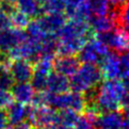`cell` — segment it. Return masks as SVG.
I'll return each instance as SVG.
<instances>
[{
  "label": "cell",
  "instance_id": "2e32d148",
  "mask_svg": "<svg viewBox=\"0 0 129 129\" xmlns=\"http://www.w3.org/2000/svg\"><path fill=\"white\" fill-rule=\"evenodd\" d=\"M15 7L16 10L29 16L31 19H35L43 15L42 4H40L38 0H16Z\"/></svg>",
  "mask_w": 129,
  "mask_h": 129
},
{
  "label": "cell",
  "instance_id": "5bb4252c",
  "mask_svg": "<svg viewBox=\"0 0 129 129\" xmlns=\"http://www.w3.org/2000/svg\"><path fill=\"white\" fill-rule=\"evenodd\" d=\"M13 99L22 105H30L34 97L35 90L29 82H15L11 87Z\"/></svg>",
  "mask_w": 129,
  "mask_h": 129
},
{
  "label": "cell",
  "instance_id": "836d02e7",
  "mask_svg": "<svg viewBox=\"0 0 129 129\" xmlns=\"http://www.w3.org/2000/svg\"><path fill=\"white\" fill-rule=\"evenodd\" d=\"M48 0H38V2L40 3V4H44L45 2H47Z\"/></svg>",
  "mask_w": 129,
  "mask_h": 129
},
{
  "label": "cell",
  "instance_id": "ffe728a7",
  "mask_svg": "<svg viewBox=\"0 0 129 129\" xmlns=\"http://www.w3.org/2000/svg\"><path fill=\"white\" fill-rule=\"evenodd\" d=\"M115 12L116 27L129 34V4H125L119 9H113Z\"/></svg>",
  "mask_w": 129,
  "mask_h": 129
},
{
  "label": "cell",
  "instance_id": "83f0119b",
  "mask_svg": "<svg viewBox=\"0 0 129 129\" xmlns=\"http://www.w3.org/2000/svg\"><path fill=\"white\" fill-rule=\"evenodd\" d=\"M11 27H12V25H11L10 16H9L7 13H4L0 10V31L11 28Z\"/></svg>",
  "mask_w": 129,
  "mask_h": 129
},
{
  "label": "cell",
  "instance_id": "e575fe53",
  "mask_svg": "<svg viewBox=\"0 0 129 129\" xmlns=\"http://www.w3.org/2000/svg\"><path fill=\"white\" fill-rule=\"evenodd\" d=\"M2 68H3V65H2V64H1V63H0V72H1V71H2Z\"/></svg>",
  "mask_w": 129,
  "mask_h": 129
},
{
  "label": "cell",
  "instance_id": "52a82bcc",
  "mask_svg": "<svg viewBox=\"0 0 129 129\" xmlns=\"http://www.w3.org/2000/svg\"><path fill=\"white\" fill-rule=\"evenodd\" d=\"M105 79H118L122 76L121 56L111 51L108 52L98 64Z\"/></svg>",
  "mask_w": 129,
  "mask_h": 129
},
{
  "label": "cell",
  "instance_id": "3957f363",
  "mask_svg": "<svg viewBox=\"0 0 129 129\" xmlns=\"http://www.w3.org/2000/svg\"><path fill=\"white\" fill-rule=\"evenodd\" d=\"M103 79V73L97 64L83 63L75 75L71 77L70 86L73 92L83 94L86 91L99 85Z\"/></svg>",
  "mask_w": 129,
  "mask_h": 129
},
{
  "label": "cell",
  "instance_id": "9a60e30c",
  "mask_svg": "<svg viewBox=\"0 0 129 129\" xmlns=\"http://www.w3.org/2000/svg\"><path fill=\"white\" fill-rule=\"evenodd\" d=\"M71 90L70 86V79L67 77L61 75L59 73L52 72L48 76L47 79V89L46 91H48L51 94H61L65 93Z\"/></svg>",
  "mask_w": 129,
  "mask_h": 129
},
{
  "label": "cell",
  "instance_id": "4fadbf2b",
  "mask_svg": "<svg viewBox=\"0 0 129 129\" xmlns=\"http://www.w3.org/2000/svg\"><path fill=\"white\" fill-rule=\"evenodd\" d=\"M39 21L40 26L46 33H53L57 32L65 25L68 20L65 13H52V14H43L40 17L35 18Z\"/></svg>",
  "mask_w": 129,
  "mask_h": 129
},
{
  "label": "cell",
  "instance_id": "44dd1931",
  "mask_svg": "<svg viewBox=\"0 0 129 129\" xmlns=\"http://www.w3.org/2000/svg\"><path fill=\"white\" fill-rule=\"evenodd\" d=\"M10 20L11 25L13 28L18 29V30H26L27 26L29 25V22L31 20V18L29 16H27L24 13H21L20 11L15 10L13 13L10 14Z\"/></svg>",
  "mask_w": 129,
  "mask_h": 129
},
{
  "label": "cell",
  "instance_id": "d590c367",
  "mask_svg": "<svg viewBox=\"0 0 129 129\" xmlns=\"http://www.w3.org/2000/svg\"><path fill=\"white\" fill-rule=\"evenodd\" d=\"M127 1H128V2H129V0H127Z\"/></svg>",
  "mask_w": 129,
  "mask_h": 129
},
{
  "label": "cell",
  "instance_id": "4316f807",
  "mask_svg": "<svg viewBox=\"0 0 129 129\" xmlns=\"http://www.w3.org/2000/svg\"><path fill=\"white\" fill-rule=\"evenodd\" d=\"M13 101L14 99H13L11 91L0 89V109H6Z\"/></svg>",
  "mask_w": 129,
  "mask_h": 129
},
{
  "label": "cell",
  "instance_id": "7a4b0ae2",
  "mask_svg": "<svg viewBox=\"0 0 129 129\" xmlns=\"http://www.w3.org/2000/svg\"><path fill=\"white\" fill-rule=\"evenodd\" d=\"M127 92L121 80L106 79L96 87L93 104L85 106L83 112L103 113L121 110L123 99Z\"/></svg>",
  "mask_w": 129,
  "mask_h": 129
},
{
  "label": "cell",
  "instance_id": "277c9868",
  "mask_svg": "<svg viewBox=\"0 0 129 129\" xmlns=\"http://www.w3.org/2000/svg\"><path fill=\"white\" fill-rule=\"evenodd\" d=\"M48 106L54 110H66L70 109L77 113H81L85 109L84 95L78 92H65L61 94L49 93Z\"/></svg>",
  "mask_w": 129,
  "mask_h": 129
},
{
  "label": "cell",
  "instance_id": "e0dca14e",
  "mask_svg": "<svg viewBox=\"0 0 129 129\" xmlns=\"http://www.w3.org/2000/svg\"><path fill=\"white\" fill-rule=\"evenodd\" d=\"M6 111L9 118V125L19 123L27 119L28 105H22L20 103H17V101H13L9 107L6 108Z\"/></svg>",
  "mask_w": 129,
  "mask_h": 129
},
{
  "label": "cell",
  "instance_id": "cb8c5ba5",
  "mask_svg": "<svg viewBox=\"0 0 129 129\" xmlns=\"http://www.w3.org/2000/svg\"><path fill=\"white\" fill-rule=\"evenodd\" d=\"M122 63V82L126 90L129 92V51L121 54Z\"/></svg>",
  "mask_w": 129,
  "mask_h": 129
},
{
  "label": "cell",
  "instance_id": "ba28073f",
  "mask_svg": "<svg viewBox=\"0 0 129 129\" xmlns=\"http://www.w3.org/2000/svg\"><path fill=\"white\" fill-rule=\"evenodd\" d=\"M27 39L25 30H18L11 27L0 31V52L8 53Z\"/></svg>",
  "mask_w": 129,
  "mask_h": 129
},
{
  "label": "cell",
  "instance_id": "8d00e7d4",
  "mask_svg": "<svg viewBox=\"0 0 129 129\" xmlns=\"http://www.w3.org/2000/svg\"><path fill=\"white\" fill-rule=\"evenodd\" d=\"M0 2H1V0H0Z\"/></svg>",
  "mask_w": 129,
  "mask_h": 129
},
{
  "label": "cell",
  "instance_id": "7402d4cb",
  "mask_svg": "<svg viewBox=\"0 0 129 129\" xmlns=\"http://www.w3.org/2000/svg\"><path fill=\"white\" fill-rule=\"evenodd\" d=\"M43 14H52V13L65 12V1L64 0H48L42 4Z\"/></svg>",
  "mask_w": 129,
  "mask_h": 129
},
{
  "label": "cell",
  "instance_id": "d4e9b609",
  "mask_svg": "<svg viewBox=\"0 0 129 129\" xmlns=\"http://www.w3.org/2000/svg\"><path fill=\"white\" fill-rule=\"evenodd\" d=\"M15 81L13 79L10 71L8 68L3 67L2 71L0 72V89L3 90H11V87L14 85Z\"/></svg>",
  "mask_w": 129,
  "mask_h": 129
},
{
  "label": "cell",
  "instance_id": "1f68e13d",
  "mask_svg": "<svg viewBox=\"0 0 129 129\" xmlns=\"http://www.w3.org/2000/svg\"><path fill=\"white\" fill-rule=\"evenodd\" d=\"M121 129H129V118H127V117L124 116V119H123Z\"/></svg>",
  "mask_w": 129,
  "mask_h": 129
},
{
  "label": "cell",
  "instance_id": "d6a6232c",
  "mask_svg": "<svg viewBox=\"0 0 129 129\" xmlns=\"http://www.w3.org/2000/svg\"><path fill=\"white\" fill-rule=\"evenodd\" d=\"M1 2H7V3L15 4V2H16V0H1Z\"/></svg>",
  "mask_w": 129,
  "mask_h": 129
},
{
  "label": "cell",
  "instance_id": "9c48e42d",
  "mask_svg": "<svg viewBox=\"0 0 129 129\" xmlns=\"http://www.w3.org/2000/svg\"><path fill=\"white\" fill-rule=\"evenodd\" d=\"M8 70L15 82H30L33 75V64L24 59L12 60Z\"/></svg>",
  "mask_w": 129,
  "mask_h": 129
},
{
  "label": "cell",
  "instance_id": "6da1fadb",
  "mask_svg": "<svg viewBox=\"0 0 129 129\" xmlns=\"http://www.w3.org/2000/svg\"><path fill=\"white\" fill-rule=\"evenodd\" d=\"M96 34L87 20L68 19L57 32L59 56H76L87 41Z\"/></svg>",
  "mask_w": 129,
  "mask_h": 129
},
{
  "label": "cell",
  "instance_id": "30bf717a",
  "mask_svg": "<svg viewBox=\"0 0 129 129\" xmlns=\"http://www.w3.org/2000/svg\"><path fill=\"white\" fill-rule=\"evenodd\" d=\"M81 62L76 56H58L53 59V72L65 77H73L79 70Z\"/></svg>",
  "mask_w": 129,
  "mask_h": 129
},
{
  "label": "cell",
  "instance_id": "f1b7e54d",
  "mask_svg": "<svg viewBox=\"0 0 129 129\" xmlns=\"http://www.w3.org/2000/svg\"><path fill=\"white\" fill-rule=\"evenodd\" d=\"M7 129H34V127L32 126L28 121H22L19 123L10 124Z\"/></svg>",
  "mask_w": 129,
  "mask_h": 129
},
{
  "label": "cell",
  "instance_id": "5b68a950",
  "mask_svg": "<svg viewBox=\"0 0 129 129\" xmlns=\"http://www.w3.org/2000/svg\"><path fill=\"white\" fill-rule=\"evenodd\" d=\"M109 52V48L103 42L96 38L90 39L87 42L82 46V48L78 52V59L82 63H91L98 64L103 60V58Z\"/></svg>",
  "mask_w": 129,
  "mask_h": 129
},
{
  "label": "cell",
  "instance_id": "f546056e",
  "mask_svg": "<svg viewBox=\"0 0 129 129\" xmlns=\"http://www.w3.org/2000/svg\"><path fill=\"white\" fill-rule=\"evenodd\" d=\"M9 126V118L6 109H0V129H7Z\"/></svg>",
  "mask_w": 129,
  "mask_h": 129
},
{
  "label": "cell",
  "instance_id": "ac0fdd59",
  "mask_svg": "<svg viewBox=\"0 0 129 129\" xmlns=\"http://www.w3.org/2000/svg\"><path fill=\"white\" fill-rule=\"evenodd\" d=\"M58 111V110H57ZM79 113H77L73 110H59L57 116V125H61L64 127L73 128L76 125V123L79 119Z\"/></svg>",
  "mask_w": 129,
  "mask_h": 129
},
{
  "label": "cell",
  "instance_id": "8fae6325",
  "mask_svg": "<svg viewBox=\"0 0 129 129\" xmlns=\"http://www.w3.org/2000/svg\"><path fill=\"white\" fill-rule=\"evenodd\" d=\"M87 22H89L91 30L95 34L117 28L116 21H115V12L112 8L108 15H91L87 19Z\"/></svg>",
  "mask_w": 129,
  "mask_h": 129
},
{
  "label": "cell",
  "instance_id": "484cf974",
  "mask_svg": "<svg viewBox=\"0 0 129 129\" xmlns=\"http://www.w3.org/2000/svg\"><path fill=\"white\" fill-rule=\"evenodd\" d=\"M73 129H95L94 122H93V119H91L85 114L80 115L79 119L76 123V125L73 127Z\"/></svg>",
  "mask_w": 129,
  "mask_h": 129
},
{
  "label": "cell",
  "instance_id": "4dcf8cb0",
  "mask_svg": "<svg viewBox=\"0 0 129 129\" xmlns=\"http://www.w3.org/2000/svg\"><path fill=\"white\" fill-rule=\"evenodd\" d=\"M108 1L110 3V6L112 7V9H119L123 6H125L127 0H108Z\"/></svg>",
  "mask_w": 129,
  "mask_h": 129
},
{
  "label": "cell",
  "instance_id": "d6986e66",
  "mask_svg": "<svg viewBox=\"0 0 129 129\" xmlns=\"http://www.w3.org/2000/svg\"><path fill=\"white\" fill-rule=\"evenodd\" d=\"M91 15H108L111 6L108 0H85Z\"/></svg>",
  "mask_w": 129,
  "mask_h": 129
},
{
  "label": "cell",
  "instance_id": "8992f818",
  "mask_svg": "<svg viewBox=\"0 0 129 129\" xmlns=\"http://www.w3.org/2000/svg\"><path fill=\"white\" fill-rule=\"evenodd\" d=\"M100 42H103L109 49L122 54L129 51V34L119 28H114L110 31L96 34Z\"/></svg>",
  "mask_w": 129,
  "mask_h": 129
},
{
  "label": "cell",
  "instance_id": "7c38bea8",
  "mask_svg": "<svg viewBox=\"0 0 129 129\" xmlns=\"http://www.w3.org/2000/svg\"><path fill=\"white\" fill-rule=\"evenodd\" d=\"M124 119L122 111H108L97 115L94 121L95 129H121Z\"/></svg>",
  "mask_w": 129,
  "mask_h": 129
},
{
  "label": "cell",
  "instance_id": "603a6c76",
  "mask_svg": "<svg viewBox=\"0 0 129 129\" xmlns=\"http://www.w3.org/2000/svg\"><path fill=\"white\" fill-rule=\"evenodd\" d=\"M48 76L49 75H46V74L33 71V75H32V78H31L30 82H31L32 87L35 90V92L46 91V89H47Z\"/></svg>",
  "mask_w": 129,
  "mask_h": 129
}]
</instances>
